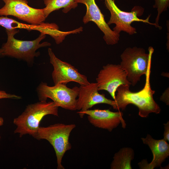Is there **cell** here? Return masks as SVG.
Wrapping results in <instances>:
<instances>
[{
  "label": "cell",
  "instance_id": "obj_17",
  "mask_svg": "<svg viewBox=\"0 0 169 169\" xmlns=\"http://www.w3.org/2000/svg\"><path fill=\"white\" fill-rule=\"evenodd\" d=\"M45 5L44 8L46 18L53 12L63 8L62 12L68 13L71 9H75L78 6V3L74 0H43Z\"/></svg>",
  "mask_w": 169,
  "mask_h": 169
},
{
  "label": "cell",
  "instance_id": "obj_2",
  "mask_svg": "<svg viewBox=\"0 0 169 169\" xmlns=\"http://www.w3.org/2000/svg\"><path fill=\"white\" fill-rule=\"evenodd\" d=\"M58 108L53 101H39L28 105L24 111L13 119L16 126L14 133L19 134L20 137L29 134L34 138L42 119L49 115L58 116Z\"/></svg>",
  "mask_w": 169,
  "mask_h": 169
},
{
  "label": "cell",
  "instance_id": "obj_14",
  "mask_svg": "<svg viewBox=\"0 0 169 169\" xmlns=\"http://www.w3.org/2000/svg\"><path fill=\"white\" fill-rule=\"evenodd\" d=\"M0 25L8 30L24 29L29 31L33 30L38 31L40 33L43 32L50 35L56 42L61 38L63 34V32L59 30L58 26L55 23L44 22L39 25L28 24L19 22L7 16L0 17Z\"/></svg>",
  "mask_w": 169,
  "mask_h": 169
},
{
  "label": "cell",
  "instance_id": "obj_3",
  "mask_svg": "<svg viewBox=\"0 0 169 169\" xmlns=\"http://www.w3.org/2000/svg\"><path fill=\"white\" fill-rule=\"evenodd\" d=\"M6 30L7 40L3 44L0 48L1 57L6 56L23 60L31 66L34 63L35 58L40 54L39 52H36L37 50L41 48L51 45V44L48 42L40 43L46 36L44 33L41 32L39 36L34 40L25 41L15 38L14 35L19 32V30Z\"/></svg>",
  "mask_w": 169,
  "mask_h": 169
},
{
  "label": "cell",
  "instance_id": "obj_11",
  "mask_svg": "<svg viewBox=\"0 0 169 169\" xmlns=\"http://www.w3.org/2000/svg\"><path fill=\"white\" fill-rule=\"evenodd\" d=\"M76 3L84 4L86 8L85 15L83 19L84 24L90 22H94L103 33V38L108 45L117 44L120 35L114 31L106 22L104 16L96 4L95 0H74Z\"/></svg>",
  "mask_w": 169,
  "mask_h": 169
},
{
  "label": "cell",
  "instance_id": "obj_8",
  "mask_svg": "<svg viewBox=\"0 0 169 169\" xmlns=\"http://www.w3.org/2000/svg\"><path fill=\"white\" fill-rule=\"evenodd\" d=\"M4 5L0 8V16H12L32 25L44 22L45 17L44 8H33L27 0H2Z\"/></svg>",
  "mask_w": 169,
  "mask_h": 169
},
{
  "label": "cell",
  "instance_id": "obj_19",
  "mask_svg": "<svg viewBox=\"0 0 169 169\" xmlns=\"http://www.w3.org/2000/svg\"><path fill=\"white\" fill-rule=\"evenodd\" d=\"M22 98L21 96L15 94L7 93L3 90H0V99H9L19 100Z\"/></svg>",
  "mask_w": 169,
  "mask_h": 169
},
{
  "label": "cell",
  "instance_id": "obj_5",
  "mask_svg": "<svg viewBox=\"0 0 169 169\" xmlns=\"http://www.w3.org/2000/svg\"><path fill=\"white\" fill-rule=\"evenodd\" d=\"M74 124L56 123L47 127H39L34 138L38 140H45L53 146L57 158V169H64L62 164L65 152L70 150L69 141L71 132L75 127Z\"/></svg>",
  "mask_w": 169,
  "mask_h": 169
},
{
  "label": "cell",
  "instance_id": "obj_24",
  "mask_svg": "<svg viewBox=\"0 0 169 169\" xmlns=\"http://www.w3.org/2000/svg\"><path fill=\"white\" fill-rule=\"evenodd\" d=\"M1 139V136L0 135V142Z\"/></svg>",
  "mask_w": 169,
  "mask_h": 169
},
{
  "label": "cell",
  "instance_id": "obj_7",
  "mask_svg": "<svg viewBox=\"0 0 169 169\" xmlns=\"http://www.w3.org/2000/svg\"><path fill=\"white\" fill-rule=\"evenodd\" d=\"M79 87H68L66 84H59L49 86L45 82H41L36 88L39 101H46L48 98L51 99L59 107L74 111L77 110V98Z\"/></svg>",
  "mask_w": 169,
  "mask_h": 169
},
{
  "label": "cell",
  "instance_id": "obj_22",
  "mask_svg": "<svg viewBox=\"0 0 169 169\" xmlns=\"http://www.w3.org/2000/svg\"><path fill=\"white\" fill-rule=\"evenodd\" d=\"M4 123V120L3 118L0 116V127L3 125Z\"/></svg>",
  "mask_w": 169,
  "mask_h": 169
},
{
  "label": "cell",
  "instance_id": "obj_18",
  "mask_svg": "<svg viewBox=\"0 0 169 169\" xmlns=\"http://www.w3.org/2000/svg\"><path fill=\"white\" fill-rule=\"evenodd\" d=\"M169 6V0H155L153 7L156 8L157 11L155 23L156 25L157 28L160 29H161V27L159 25L160 16L162 13L167 10Z\"/></svg>",
  "mask_w": 169,
  "mask_h": 169
},
{
  "label": "cell",
  "instance_id": "obj_10",
  "mask_svg": "<svg viewBox=\"0 0 169 169\" xmlns=\"http://www.w3.org/2000/svg\"><path fill=\"white\" fill-rule=\"evenodd\" d=\"M48 53L50 63L54 68L52 76L54 85L59 84H66L72 81L78 83L80 85L90 83L87 77L80 73L74 67L58 58L51 48L48 49Z\"/></svg>",
  "mask_w": 169,
  "mask_h": 169
},
{
  "label": "cell",
  "instance_id": "obj_15",
  "mask_svg": "<svg viewBox=\"0 0 169 169\" xmlns=\"http://www.w3.org/2000/svg\"><path fill=\"white\" fill-rule=\"evenodd\" d=\"M141 139L143 143L148 145L153 154V158L150 163L147 161L142 160L139 165L140 169H153L160 167L169 156V145L163 139L156 140L149 134L145 138Z\"/></svg>",
  "mask_w": 169,
  "mask_h": 169
},
{
  "label": "cell",
  "instance_id": "obj_1",
  "mask_svg": "<svg viewBox=\"0 0 169 169\" xmlns=\"http://www.w3.org/2000/svg\"><path fill=\"white\" fill-rule=\"evenodd\" d=\"M150 68L146 76V83L144 88L137 92H132L129 89L130 85H121L117 89V92L114 100L113 108L124 110L129 104L136 106L139 109V115L142 117L148 116L149 114H158L161 109L154 100L153 95L155 91L152 90L150 83Z\"/></svg>",
  "mask_w": 169,
  "mask_h": 169
},
{
  "label": "cell",
  "instance_id": "obj_16",
  "mask_svg": "<svg viewBox=\"0 0 169 169\" xmlns=\"http://www.w3.org/2000/svg\"><path fill=\"white\" fill-rule=\"evenodd\" d=\"M134 156V151L131 148H121L115 154L113 160L110 164V169H132L131 163Z\"/></svg>",
  "mask_w": 169,
  "mask_h": 169
},
{
  "label": "cell",
  "instance_id": "obj_13",
  "mask_svg": "<svg viewBox=\"0 0 169 169\" xmlns=\"http://www.w3.org/2000/svg\"><path fill=\"white\" fill-rule=\"evenodd\" d=\"M98 91L96 83L80 85L77 99V110L81 112L84 111L99 104H105L113 107L114 100L107 99L104 94L99 93Z\"/></svg>",
  "mask_w": 169,
  "mask_h": 169
},
{
  "label": "cell",
  "instance_id": "obj_4",
  "mask_svg": "<svg viewBox=\"0 0 169 169\" xmlns=\"http://www.w3.org/2000/svg\"><path fill=\"white\" fill-rule=\"evenodd\" d=\"M149 53L142 48L135 46L126 48L120 55V65L125 71L128 80L134 86L140 80L141 77L146 75L150 68L152 55L154 51L151 47Z\"/></svg>",
  "mask_w": 169,
  "mask_h": 169
},
{
  "label": "cell",
  "instance_id": "obj_12",
  "mask_svg": "<svg viewBox=\"0 0 169 169\" xmlns=\"http://www.w3.org/2000/svg\"><path fill=\"white\" fill-rule=\"evenodd\" d=\"M81 118L87 115L88 121L95 127L107 130L111 132L121 123L123 128L126 124L123 118V113L119 111L113 112L109 110L95 109L77 112Z\"/></svg>",
  "mask_w": 169,
  "mask_h": 169
},
{
  "label": "cell",
  "instance_id": "obj_21",
  "mask_svg": "<svg viewBox=\"0 0 169 169\" xmlns=\"http://www.w3.org/2000/svg\"><path fill=\"white\" fill-rule=\"evenodd\" d=\"M165 92L161 97L160 100L165 102L167 105H169L168 92Z\"/></svg>",
  "mask_w": 169,
  "mask_h": 169
},
{
  "label": "cell",
  "instance_id": "obj_23",
  "mask_svg": "<svg viewBox=\"0 0 169 169\" xmlns=\"http://www.w3.org/2000/svg\"><path fill=\"white\" fill-rule=\"evenodd\" d=\"M0 57H1V53L0 48Z\"/></svg>",
  "mask_w": 169,
  "mask_h": 169
},
{
  "label": "cell",
  "instance_id": "obj_9",
  "mask_svg": "<svg viewBox=\"0 0 169 169\" xmlns=\"http://www.w3.org/2000/svg\"><path fill=\"white\" fill-rule=\"evenodd\" d=\"M98 90L107 91L113 100L118 87L121 85L130 86L125 71L120 64H108L103 67L96 78Z\"/></svg>",
  "mask_w": 169,
  "mask_h": 169
},
{
  "label": "cell",
  "instance_id": "obj_6",
  "mask_svg": "<svg viewBox=\"0 0 169 169\" xmlns=\"http://www.w3.org/2000/svg\"><path fill=\"white\" fill-rule=\"evenodd\" d=\"M105 5L110 13V17L107 23L109 25L114 24L115 26L113 30L118 34L124 31L129 35L137 33L136 28L131 25L134 22H142L150 25H154L157 28L155 23L149 21L150 16L145 19H140L139 17L143 14L144 8L141 6H135L130 12L122 11L116 5L115 0H105Z\"/></svg>",
  "mask_w": 169,
  "mask_h": 169
},
{
  "label": "cell",
  "instance_id": "obj_20",
  "mask_svg": "<svg viewBox=\"0 0 169 169\" xmlns=\"http://www.w3.org/2000/svg\"><path fill=\"white\" fill-rule=\"evenodd\" d=\"M164 131L163 134V139L166 141H169V122L168 121L166 124H164Z\"/></svg>",
  "mask_w": 169,
  "mask_h": 169
}]
</instances>
